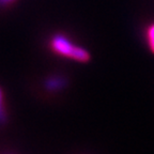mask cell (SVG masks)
<instances>
[{
	"label": "cell",
	"mask_w": 154,
	"mask_h": 154,
	"mask_svg": "<svg viewBox=\"0 0 154 154\" xmlns=\"http://www.w3.org/2000/svg\"><path fill=\"white\" fill-rule=\"evenodd\" d=\"M51 47L56 53L60 55L66 56V57L73 58L77 61L87 62L89 61L90 55L84 48L77 47L71 43L66 38L62 35H56L53 38L51 41Z\"/></svg>",
	"instance_id": "obj_1"
},
{
	"label": "cell",
	"mask_w": 154,
	"mask_h": 154,
	"mask_svg": "<svg viewBox=\"0 0 154 154\" xmlns=\"http://www.w3.org/2000/svg\"><path fill=\"white\" fill-rule=\"evenodd\" d=\"M64 85H65L64 79L59 78V77H51V78H49V79L46 82L45 86L48 90L55 91V90H59L60 88H62Z\"/></svg>",
	"instance_id": "obj_2"
},
{
	"label": "cell",
	"mask_w": 154,
	"mask_h": 154,
	"mask_svg": "<svg viewBox=\"0 0 154 154\" xmlns=\"http://www.w3.org/2000/svg\"><path fill=\"white\" fill-rule=\"evenodd\" d=\"M148 38H149V44L152 51L154 53V25L148 30Z\"/></svg>",
	"instance_id": "obj_3"
},
{
	"label": "cell",
	"mask_w": 154,
	"mask_h": 154,
	"mask_svg": "<svg viewBox=\"0 0 154 154\" xmlns=\"http://www.w3.org/2000/svg\"><path fill=\"white\" fill-rule=\"evenodd\" d=\"M5 112L2 106V92L0 89V122H5Z\"/></svg>",
	"instance_id": "obj_4"
},
{
	"label": "cell",
	"mask_w": 154,
	"mask_h": 154,
	"mask_svg": "<svg viewBox=\"0 0 154 154\" xmlns=\"http://www.w3.org/2000/svg\"><path fill=\"white\" fill-rule=\"evenodd\" d=\"M11 1H13V0H0V5H7Z\"/></svg>",
	"instance_id": "obj_5"
}]
</instances>
